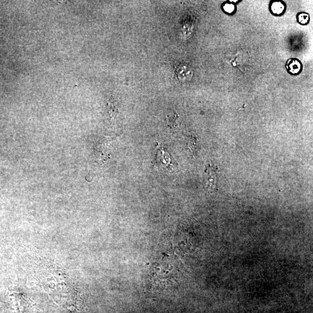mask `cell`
Returning <instances> with one entry per match:
<instances>
[{
    "label": "cell",
    "instance_id": "obj_5",
    "mask_svg": "<svg viewBox=\"0 0 313 313\" xmlns=\"http://www.w3.org/2000/svg\"><path fill=\"white\" fill-rule=\"evenodd\" d=\"M297 22L301 26H307L310 23L311 17L310 14L307 12H299L296 15Z\"/></svg>",
    "mask_w": 313,
    "mask_h": 313
},
{
    "label": "cell",
    "instance_id": "obj_3",
    "mask_svg": "<svg viewBox=\"0 0 313 313\" xmlns=\"http://www.w3.org/2000/svg\"><path fill=\"white\" fill-rule=\"evenodd\" d=\"M287 10V3L283 0H271L269 3V12L274 16H283Z\"/></svg>",
    "mask_w": 313,
    "mask_h": 313
},
{
    "label": "cell",
    "instance_id": "obj_2",
    "mask_svg": "<svg viewBox=\"0 0 313 313\" xmlns=\"http://www.w3.org/2000/svg\"><path fill=\"white\" fill-rule=\"evenodd\" d=\"M287 72L292 76H298L303 72L304 65L300 59L297 58L288 59L286 63Z\"/></svg>",
    "mask_w": 313,
    "mask_h": 313
},
{
    "label": "cell",
    "instance_id": "obj_4",
    "mask_svg": "<svg viewBox=\"0 0 313 313\" xmlns=\"http://www.w3.org/2000/svg\"><path fill=\"white\" fill-rule=\"evenodd\" d=\"M220 9L226 15L232 16L237 12V5L228 1H224L221 3Z\"/></svg>",
    "mask_w": 313,
    "mask_h": 313
},
{
    "label": "cell",
    "instance_id": "obj_1",
    "mask_svg": "<svg viewBox=\"0 0 313 313\" xmlns=\"http://www.w3.org/2000/svg\"><path fill=\"white\" fill-rule=\"evenodd\" d=\"M216 170L217 169L212 165L207 167L205 171V181H204L206 189L213 191L216 189L217 184Z\"/></svg>",
    "mask_w": 313,
    "mask_h": 313
},
{
    "label": "cell",
    "instance_id": "obj_6",
    "mask_svg": "<svg viewBox=\"0 0 313 313\" xmlns=\"http://www.w3.org/2000/svg\"><path fill=\"white\" fill-rule=\"evenodd\" d=\"M229 1L233 2L235 5H238L239 3L242 2V0H229Z\"/></svg>",
    "mask_w": 313,
    "mask_h": 313
}]
</instances>
